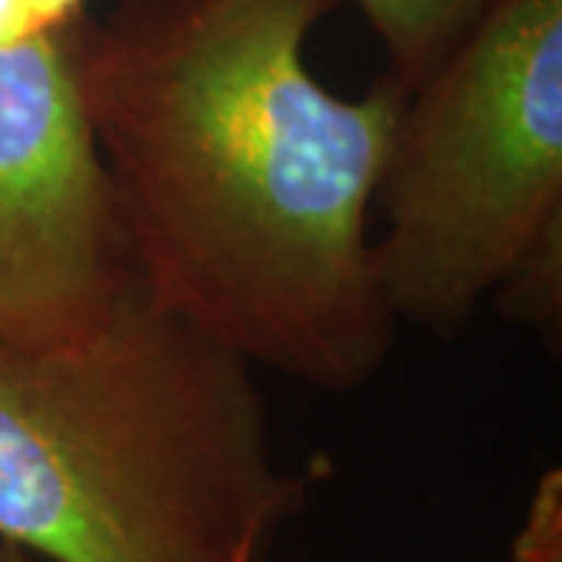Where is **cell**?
<instances>
[{"instance_id": "obj_2", "label": "cell", "mask_w": 562, "mask_h": 562, "mask_svg": "<svg viewBox=\"0 0 562 562\" xmlns=\"http://www.w3.org/2000/svg\"><path fill=\"white\" fill-rule=\"evenodd\" d=\"M319 469L254 366L138 291L76 347L0 338V543L41 562H262Z\"/></svg>"}, {"instance_id": "obj_3", "label": "cell", "mask_w": 562, "mask_h": 562, "mask_svg": "<svg viewBox=\"0 0 562 562\" xmlns=\"http://www.w3.org/2000/svg\"><path fill=\"white\" fill-rule=\"evenodd\" d=\"M375 203L387 313L453 338L562 228V0L484 3L406 94Z\"/></svg>"}, {"instance_id": "obj_1", "label": "cell", "mask_w": 562, "mask_h": 562, "mask_svg": "<svg viewBox=\"0 0 562 562\" xmlns=\"http://www.w3.org/2000/svg\"><path fill=\"white\" fill-rule=\"evenodd\" d=\"M341 0H116L66 29L140 291L254 369L319 391L382 372L397 322L369 220L406 106L306 63Z\"/></svg>"}, {"instance_id": "obj_8", "label": "cell", "mask_w": 562, "mask_h": 562, "mask_svg": "<svg viewBox=\"0 0 562 562\" xmlns=\"http://www.w3.org/2000/svg\"><path fill=\"white\" fill-rule=\"evenodd\" d=\"M38 35L63 32L85 16V0H22Z\"/></svg>"}, {"instance_id": "obj_7", "label": "cell", "mask_w": 562, "mask_h": 562, "mask_svg": "<svg viewBox=\"0 0 562 562\" xmlns=\"http://www.w3.org/2000/svg\"><path fill=\"white\" fill-rule=\"evenodd\" d=\"M509 562H562V475L550 469L538 484Z\"/></svg>"}, {"instance_id": "obj_6", "label": "cell", "mask_w": 562, "mask_h": 562, "mask_svg": "<svg viewBox=\"0 0 562 562\" xmlns=\"http://www.w3.org/2000/svg\"><path fill=\"white\" fill-rule=\"evenodd\" d=\"M494 306L516 325H531L543 338L562 319V228L538 241L491 294Z\"/></svg>"}, {"instance_id": "obj_4", "label": "cell", "mask_w": 562, "mask_h": 562, "mask_svg": "<svg viewBox=\"0 0 562 562\" xmlns=\"http://www.w3.org/2000/svg\"><path fill=\"white\" fill-rule=\"evenodd\" d=\"M138 291L66 29L0 47V338L76 347Z\"/></svg>"}, {"instance_id": "obj_9", "label": "cell", "mask_w": 562, "mask_h": 562, "mask_svg": "<svg viewBox=\"0 0 562 562\" xmlns=\"http://www.w3.org/2000/svg\"><path fill=\"white\" fill-rule=\"evenodd\" d=\"M35 35L38 32L29 20L22 0H0V47H13V44H22Z\"/></svg>"}, {"instance_id": "obj_10", "label": "cell", "mask_w": 562, "mask_h": 562, "mask_svg": "<svg viewBox=\"0 0 562 562\" xmlns=\"http://www.w3.org/2000/svg\"><path fill=\"white\" fill-rule=\"evenodd\" d=\"M0 562H41L32 553H25L20 547H10V543H0Z\"/></svg>"}, {"instance_id": "obj_5", "label": "cell", "mask_w": 562, "mask_h": 562, "mask_svg": "<svg viewBox=\"0 0 562 562\" xmlns=\"http://www.w3.org/2000/svg\"><path fill=\"white\" fill-rule=\"evenodd\" d=\"M406 91L428 79L479 20L487 0H353Z\"/></svg>"}]
</instances>
